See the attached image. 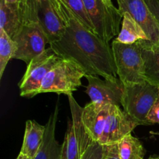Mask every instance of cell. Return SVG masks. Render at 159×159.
Wrapping results in <instances>:
<instances>
[{"mask_svg": "<svg viewBox=\"0 0 159 159\" xmlns=\"http://www.w3.org/2000/svg\"><path fill=\"white\" fill-rule=\"evenodd\" d=\"M66 4L75 16L89 30L95 33L94 26L89 18L84 0H65Z\"/></svg>", "mask_w": 159, "mask_h": 159, "instance_id": "44dd1931", "label": "cell"}, {"mask_svg": "<svg viewBox=\"0 0 159 159\" xmlns=\"http://www.w3.org/2000/svg\"><path fill=\"white\" fill-rule=\"evenodd\" d=\"M51 48L33 59L19 84L20 96L32 98L39 94L41 84L48 73L61 61Z\"/></svg>", "mask_w": 159, "mask_h": 159, "instance_id": "8992f818", "label": "cell"}, {"mask_svg": "<svg viewBox=\"0 0 159 159\" xmlns=\"http://www.w3.org/2000/svg\"><path fill=\"white\" fill-rule=\"evenodd\" d=\"M58 116V106H56L54 113L50 116L46 126L43 143L34 159H61V148L56 140L55 130Z\"/></svg>", "mask_w": 159, "mask_h": 159, "instance_id": "4fadbf2b", "label": "cell"}, {"mask_svg": "<svg viewBox=\"0 0 159 159\" xmlns=\"http://www.w3.org/2000/svg\"><path fill=\"white\" fill-rule=\"evenodd\" d=\"M147 120L151 125L159 124V95L148 115Z\"/></svg>", "mask_w": 159, "mask_h": 159, "instance_id": "603a6c76", "label": "cell"}, {"mask_svg": "<svg viewBox=\"0 0 159 159\" xmlns=\"http://www.w3.org/2000/svg\"><path fill=\"white\" fill-rule=\"evenodd\" d=\"M137 126L138 123L123 111L120 107L111 105L99 144L103 146L117 144L124 137L131 134Z\"/></svg>", "mask_w": 159, "mask_h": 159, "instance_id": "30bf717a", "label": "cell"}, {"mask_svg": "<svg viewBox=\"0 0 159 159\" xmlns=\"http://www.w3.org/2000/svg\"><path fill=\"white\" fill-rule=\"evenodd\" d=\"M110 106L99 105L91 102L82 110V120L85 130L91 139L98 144L105 128Z\"/></svg>", "mask_w": 159, "mask_h": 159, "instance_id": "7c38bea8", "label": "cell"}, {"mask_svg": "<svg viewBox=\"0 0 159 159\" xmlns=\"http://www.w3.org/2000/svg\"><path fill=\"white\" fill-rule=\"evenodd\" d=\"M5 3L9 6H20V0H3Z\"/></svg>", "mask_w": 159, "mask_h": 159, "instance_id": "4316f807", "label": "cell"}, {"mask_svg": "<svg viewBox=\"0 0 159 159\" xmlns=\"http://www.w3.org/2000/svg\"><path fill=\"white\" fill-rule=\"evenodd\" d=\"M107 1H109V2H112V0H107Z\"/></svg>", "mask_w": 159, "mask_h": 159, "instance_id": "f546056e", "label": "cell"}, {"mask_svg": "<svg viewBox=\"0 0 159 159\" xmlns=\"http://www.w3.org/2000/svg\"><path fill=\"white\" fill-rule=\"evenodd\" d=\"M116 40L125 44H133L139 40H149L141 26L128 13L123 14L122 27Z\"/></svg>", "mask_w": 159, "mask_h": 159, "instance_id": "e0dca14e", "label": "cell"}, {"mask_svg": "<svg viewBox=\"0 0 159 159\" xmlns=\"http://www.w3.org/2000/svg\"><path fill=\"white\" fill-rule=\"evenodd\" d=\"M159 26V0H144Z\"/></svg>", "mask_w": 159, "mask_h": 159, "instance_id": "d4e9b609", "label": "cell"}, {"mask_svg": "<svg viewBox=\"0 0 159 159\" xmlns=\"http://www.w3.org/2000/svg\"><path fill=\"white\" fill-rule=\"evenodd\" d=\"M118 9L122 15L128 12L141 26L149 40L159 45V26L155 16L144 0H116Z\"/></svg>", "mask_w": 159, "mask_h": 159, "instance_id": "9c48e42d", "label": "cell"}, {"mask_svg": "<svg viewBox=\"0 0 159 159\" xmlns=\"http://www.w3.org/2000/svg\"><path fill=\"white\" fill-rule=\"evenodd\" d=\"M13 40L17 46L14 58L23 61L27 65L33 59L44 52L46 45L50 44L48 37L39 23L23 25Z\"/></svg>", "mask_w": 159, "mask_h": 159, "instance_id": "52a82bcc", "label": "cell"}, {"mask_svg": "<svg viewBox=\"0 0 159 159\" xmlns=\"http://www.w3.org/2000/svg\"><path fill=\"white\" fill-rule=\"evenodd\" d=\"M16 50V43L3 30L0 29V79L9 61L14 58Z\"/></svg>", "mask_w": 159, "mask_h": 159, "instance_id": "ffe728a7", "label": "cell"}, {"mask_svg": "<svg viewBox=\"0 0 159 159\" xmlns=\"http://www.w3.org/2000/svg\"><path fill=\"white\" fill-rule=\"evenodd\" d=\"M81 157L80 146L75 133L73 124L68 121V129L62 144L61 159H81Z\"/></svg>", "mask_w": 159, "mask_h": 159, "instance_id": "d6986e66", "label": "cell"}, {"mask_svg": "<svg viewBox=\"0 0 159 159\" xmlns=\"http://www.w3.org/2000/svg\"><path fill=\"white\" fill-rule=\"evenodd\" d=\"M84 2L95 34L107 43L119 35L123 16L113 2L107 0H84Z\"/></svg>", "mask_w": 159, "mask_h": 159, "instance_id": "5b68a950", "label": "cell"}, {"mask_svg": "<svg viewBox=\"0 0 159 159\" xmlns=\"http://www.w3.org/2000/svg\"><path fill=\"white\" fill-rule=\"evenodd\" d=\"M45 131L46 126L40 125L35 120L26 121L20 153L34 159L43 143Z\"/></svg>", "mask_w": 159, "mask_h": 159, "instance_id": "2e32d148", "label": "cell"}, {"mask_svg": "<svg viewBox=\"0 0 159 159\" xmlns=\"http://www.w3.org/2000/svg\"><path fill=\"white\" fill-rule=\"evenodd\" d=\"M85 75L86 73L80 65L73 61L61 58L44 78L39 94L54 93L68 96L72 95L82 86V79Z\"/></svg>", "mask_w": 159, "mask_h": 159, "instance_id": "3957f363", "label": "cell"}, {"mask_svg": "<svg viewBox=\"0 0 159 159\" xmlns=\"http://www.w3.org/2000/svg\"><path fill=\"white\" fill-rule=\"evenodd\" d=\"M148 159H159V157H150V158Z\"/></svg>", "mask_w": 159, "mask_h": 159, "instance_id": "f1b7e54d", "label": "cell"}, {"mask_svg": "<svg viewBox=\"0 0 159 159\" xmlns=\"http://www.w3.org/2000/svg\"><path fill=\"white\" fill-rule=\"evenodd\" d=\"M37 17L50 44L61 38L65 32V23L56 9L54 0H37Z\"/></svg>", "mask_w": 159, "mask_h": 159, "instance_id": "8fae6325", "label": "cell"}, {"mask_svg": "<svg viewBox=\"0 0 159 159\" xmlns=\"http://www.w3.org/2000/svg\"><path fill=\"white\" fill-rule=\"evenodd\" d=\"M54 2H55V5H56V9H57L58 13L60 14L61 17L64 11L67 9H69V8H68V5L66 4V2H65V0H54Z\"/></svg>", "mask_w": 159, "mask_h": 159, "instance_id": "484cf974", "label": "cell"}, {"mask_svg": "<svg viewBox=\"0 0 159 159\" xmlns=\"http://www.w3.org/2000/svg\"><path fill=\"white\" fill-rule=\"evenodd\" d=\"M104 146L93 141L82 154L81 159H103Z\"/></svg>", "mask_w": 159, "mask_h": 159, "instance_id": "7402d4cb", "label": "cell"}, {"mask_svg": "<svg viewBox=\"0 0 159 159\" xmlns=\"http://www.w3.org/2000/svg\"><path fill=\"white\" fill-rule=\"evenodd\" d=\"M159 95V87L145 82L124 86V111L138 125H151L147 116Z\"/></svg>", "mask_w": 159, "mask_h": 159, "instance_id": "277c9868", "label": "cell"}, {"mask_svg": "<svg viewBox=\"0 0 159 159\" xmlns=\"http://www.w3.org/2000/svg\"><path fill=\"white\" fill-rule=\"evenodd\" d=\"M103 159H120L117 144H113L104 146Z\"/></svg>", "mask_w": 159, "mask_h": 159, "instance_id": "cb8c5ba5", "label": "cell"}, {"mask_svg": "<svg viewBox=\"0 0 159 159\" xmlns=\"http://www.w3.org/2000/svg\"><path fill=\"white\" fill-rule=\"evenodd\" d=\"M85 78L88 80L85 93L91 102L99 105L122 106L124 85L120 79L107 80L95 75H85Z\"/></svg>", "mask_w": 159, "mask_h": 159, "instance_id": "ba28073f", "label": "cell"}, {"mask_svg": "<svg viewBox=\"0 0 159 159\" xmlns=\"http://www.w3.org/2000/svg\"><path fill=\"white\" fill-rule=\"evenodd\" d=\"M142 50L146 82L159 87V45L150 40H139Z\"/></svg>", "mask_w": 159, "mask_h": 159, "instance_id": "9a60e30c", "label": "cell"}, {"mask_svg": "<svg viewBox=\"0 0 159 159\" xmlns=\"http://www.w3.org/2000/svg\"><path fill=\"white\" fill-rule=\"evenodd\" d=\"M62 20L65 32L60 40L50 44L54 52L61 58L80 65L86 75L118 80L113 51L109 43L89 30L69 9L64 11Z\"/></svg>", "mask_w": 159, "mask_h": 159, "instance_id": "6da1fadb", "label": "cell"}, {"mask_svg": "<svg viewBox=\"0 0 159 159\" xmlns=\"http://www.w3.org/2000/svg\"><path fill=\"white\" fill-rule=\"evenodd\" d=\"M23 26V19L20 6H9L0 0V29L12 40L16 37Z\"/></svg>", "mask_w": 159, "mask_h": 159, "instance_id": "5bb4252c", "label": "cell"}, {"mask_svg": "<svg viewBox=\"0 0 159 159\" xmlns=\"http://www.w3.org/2000/svg\"><path fill=\"white\" fill-rule=\"evenodd\" d=\"M16 159H31V158H28V157L26 156V155H23V154L20 153V154H19L18 156H17Z\"/></svg>", "mask_w": 159, "mask_h": 159, "instance_id": "83f0119b", "label": "cell"}, {"mask_svg": "<svg viewBox=\"0 0 159 159\" xmlns=\"http://www.w3.org/2000/svg\"><path fill=\"white\" fill-rule=\"evenodd\" d=\"M116 144L120 159H144L145 150L142 143L131 134L124 137Z\"/></svg>", "mask_w": 159, "mask_h": 159, "instance_id": "ac0fdd59", "label": "cell"}, {"mask_svg": "<svg viewBox=\"0 0 159 159\" xmlns=\"http://www.w3.org/2000/svg\"><path fill=\"white\" fill-rule=\"evenodd\" d=\"M111 48L117 75L124 86L145 82L144 63L139 42L125 44L114 40Z\"/></svg>", "mask_w": 159, "mask_h": 159, "instance_id": "7a4b0ae2", "label": "cell"}]
</instances>
